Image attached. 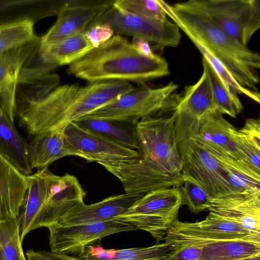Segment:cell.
I'll use <instances>...</instances> for the list:
<instances>
[{"instance_id":"cell-1","label":"cell","mask_w":260,"mask_h":260,"mask_svg":"<svg viewBox=\"0 0 260 260\" xmlns=\"http://www.w3.org/2000/svg\"><path fill=\"white\" fill-rule=\"evenodd\" d=\"M134 88L127 81H104L86 86H59L39 102L16 110L21 125L36 136L64 128Z\"/></svg>"},{"instance_id":"cell-2","label":"cell","mask_w":260,"mask_h":260,"mask_svg":"<svg viewBox=\"0 0 260 260\" xmlns=\"http://www.w3.org/2000/svg\"><path fill=\"white\" fill-rule=\"evenodd\" d=\"M171 18L190 40L199 43L216 57L241 86L258 92V53L239 44L228 35L192 0L170 5L158 0Z\"/></svg>"},{"instance_id":"cell-3","label":"cell","mask_w":260,"mask_h":260,"mask_svg":"<svg viewBox=\"0 0 260 260\" xmlns=\"http://www.w3.org/2000/svg\"><path fill=\"white\" fill-rule=\"evenodd\" d=\"M69 75L89 83L104 81L145 82L168 75V62L162 57L145 56L132 43L114 35L69 65Z\"/></svg>"},{"instance_id":"cell-4","label":"cell","mask_w":260,"mask_h":260,"mask_svg":"<svg viewBox=\"0 0 260 260\" xmlns=\"http://www.w3.org/2000/svg\"><path fill=\"white\" fill-rule=\"evenodd\" d=\"M175 105L169 115H153L136 124L140 158L151 168L170 176L182 178L184 164L176 142Z\"/></svg>"},{"instance_id":"cell-5","label":"cell","mask_w":260,"mask_h":260,"mask_svg":"<svg viewBox=\"0 0 260 260\" xmlns=\"http://www.w3.org/2000/svg\"><path fill=\"white\" fill-rule=\"evenodd\" d=\"M95 24L107 25L114 31L145 40L153 50L176 47L181 39L180 29L174 22L138 15L113 4L100 13L88 26Z\"/></svg>"},{"instance_id":"cell-6","label":"cell","mask_w":260,"mask_h":260,"mask_svg":"<svg viewBox=\"0 0 260 260\" xmlns=\"http://www.w3.org/2000/svg\"><path fill=\"white\" fill-rule=\"evenodd\" d=\"M182 205L179 187L161 188L145 194L127 212L117 217L133 224L137 230L148 232L159 243L164 240L170 226L177 219Z\"/></svg>"},{"instance_id":"cell-7","label":"cell","mask_w":260,"mask_h":260,"mask_svg":"<svg viewBox=\"0 0 260 260\" xmlns=\"http://www.w3.org/2000/svg\"><path fill=\"white\" fill-rule=\"evenodd\" d=\"M164 240L174 249L187 246L202 248L209 243L224 240L260 242V236L251 233L237 222L210 212L200 221L182 222L176 219L170 226Z\"/></svg>"},{"instance_id":"cell-8","label":"cell","mask_w":260,"mask_h":260,"mask_svg":"<svg viewBox=\"0 0 260 260\" xmlns=\"http://www.w3.org/2000/svg\"><path fill=\"white\" fill-rule=\"evenodd\" d=\"M178 85L173 82L158 88L134 87L88 114L106 119L137 124L142 118L169 107Z\"/></svg>"},{"instance_id":"cell-9","label":"cell","mask_w":260,"mask_h":260,"mask_svg":"<svg viewBox=\"0 0 260 260\" xmlns=\"http://www.w3.org/2000/svg\"><path fill=\"white\" fill-rule=\"evenodd\" d=\"M222 29L243 46L260 27V0H192Z\"/></svg>"},{"instance_id":"cell-10","label":"cell","mask_w":260,"mask_h":260,"mask_svg":"<svg viewBox=\"0 0 260 260\" xmlns=\"http://www.w3.org/2000/svg\"><path fill=\"white\" fill-rule=\"evenodd\" d=\"M49 231L51 252L81 257L86 248L103 238L114 234L137 230L134 225L115 217L111 219L74 225L58 222L47 227Z\"/></svg>"},{"instance_id":"cell-11","label":"cell","mask_w":260,"mask_h":260,"mask_svg":"<svg viewBox=\"0 0 260 260\" xmlns=\"http://www.w3.org/2000/svg\"><path fill=\"white\" fill-rule=\"evenodd\" d=\"M64 134L75 156L102 166L128 162L140 155L138 151L82 128L74 122L65 126Z\"/></svg>"},{"instance_id":"cell-12","label":"cell","mask_w":260,"mask_h":260,"mask_svg":"<svg viewBox=\"0 0 260 260\" xmlns=\"http://www.w3.org/2000/svg\"><path fill=\"white\" fill-rule=\"evenodd\" d=\"M85 195L75 176L69 174L59 176L51 172L42 201L38 228H47L58 222L73 208L84 203Z\"/></svg>"},{"instance_id":"cell-13","label":"cell","mask_w":260,"mask_h":260,"mask_svg":"<svg viewBox=\"0 0 260 260\" xmlns=\"http://www.w3.org/2000/svg\"><path fill=\"white\" fill-rule=\"evenodd\" d=\"M115 1L68 0L54 24L41 38V44L55 42L70 35L84 32L87 26Z\"/></svg>"},{"instance_id":"cell-14","label":"cell","mask_w":260,"mask_h":260,"mask_svg":"<svg viewBox=\"0 0 260 260\" xmlns=\"http://www.w3.org/2000/svg\"><path fill=\"white\" fill-rule=\"evenodd\" d=\"M103 166L119 179L126 193L146 194L161 188L179 187L183 182L182 177H173L155 170L139 156L128 162Z\"/></svg>"},{"instance_id":"cell-15","label":"cell","mask_w":260,"mask_h":260,"mask_svg":"<svg viewBox=\"0 0 260 260\" xmlns=\"http://www.w3.org/2000/svg\"><path fill=\"white\" fill-rule=\"evenodd\" d=\"M213 198L234 194L226 179L224 165L199 145H196L184 169Z\"/></svg>"},{"instance_id":"cell-16","label":"cell","mask_w":260,"mask_h":260,"mask_svg":"<svg viewBox=\"0 0 260 260\" xmlns=\"http://www.w3.org/2000/svg\"><path fill=\"white\" fill-rule=\"evenodd\" d=\"M208 210L237 222L260 236V191L210 198Z\"/></svg>"},{"instance_id":"cell-17","label":"cell","mask_w":260,"mask_h":260,"mask_svg":"<svg viewBox=\"0 0 260 260\" xmlns=\"http://www.w3.org/2000/svg\"><path fill=\"white\" fill-rule=\"evenodd\" d=\"M144 195L125 193L90 205L83 203L73 208L58 222L62 225H74L111 219L125 214Z\"/></svg>"},{"instance_id":"cell-18","label":"cell","mask_w":260,"mask_h":260,"mask_svg":"<svg viewBox=\"0 0 260 260\" xmlns=\"http://www.w3.org/2000/svg\"><path fill=\"white\" fill-rule=\"evenodd\" d=\"M27 189V176L0 154V222L18 217Z\"/></svg>"},{"instance_id":"cell-19","label":"cell","mask_w":260,"mask_h":260,"mask_svg":"<svg viewBox=\"0 0 260 260\" xmlns=\"http://www.w3.org/2000/svg\"><path fill=\"white\" fill-rule=\"evenodd\" d=\"M222 115L216 110L202 117L197 144L204 148L217 151L245 164L241 159L233 139V133L236 127Z\"/></svg>"},{"instance_id":"cell-20","label":"cell","mask_w":260,"mask_h":260,"mask_svg":"<svg viewBox=\"0 0 260 260\" xmlns=\"http://www.w3.org/2000/svg\"><path fill=\"white\" fill-rule=\"evenodd\" d=\"M75 154L68 144L64 128L34 136L27 144V158L31 170L48 168L53 162Z\"/></svg>"},{"instance_id":"cell-21","label":"cell","mask_w":260,"mask_h":260,"mask_svg":"<svg viewBox=\"0 0 260 260\" xmlns=\"http://www.w3.org/2000/svg\"><path fill=\"white\" fill-rule=\"evenodd\" d=\"M93 48L84 32H78L52 43H40L38 52L44 62L58 67L71 64Z\"/></svg>"},{"instance_id":"cell-22","label":"cell","mask_w":260,"mask_h":260,"mask_svg":"<svg viewBox=\"0 0 260 260\" xmlns=\"http://www.w3.org/2000/svg\"><path fill=\"white\" fill-rule=\"evenodd\" d=\"M86 129L101 135L123 146L138 149L136 136V124L126 121L102 118L86 115L75 121Z\"/></svg>"},{"instance_id":"cell-23","label":"cell","mask_w":260,"mask_h":260,"mask_svg":"<svg viewBox=\"0 0 260 260\" xmlns=\"http://www.w3.org/2000/svg\"><path fill=\"white\" fill-rule=\"evenodd\" d=\"M0 154L27 176L32 173L27 158V144L0 110Z\"/></svg>"},{"instance_id":"cell-24","label":"cell","mask_w":260,"mask_h":260,"mask_svg":"<svg viewBox=\"0 0 260 260\" xmlns=\"http://www.w3.org/2000/svg\"><path fill=\"white\" fill-rule=\"evenodd\" d=\"M90 248L85 253L86 260H165L173 250L168 242L156 244L143 248L105 250L101 247Z\"/></svg>"},{"instance_id":"cell-25","label":"cell","mask_w":260,"mask_h":260,"mask_svg":"<svg viewBox=\"0 0 260 260\" xmlns=\"http://www.w3.org/2000/svg\"><path fill=\"white\" fill-rule=\"evenodd\" d=\"M203 148L224 165L226 181L234 193L260 191V173L232 157L213 149Z\"/></svg>"},{"instance_id":"cell-26","label":"cell","mask_w":260,"mask_h":260,"mask_svg":"<svg viewBox=\"0 0 260 260\" xmlns=\"http://www.w3.org/2000/svg\"><path fill=\"white\" fill-rule=\"evenodd\" d=\"M257 255H260V242L230 240L204 245L199 260H240Z\"/></svg>"},{"instance_id":"cell-27","label":"cell","mask_w":260,"mask_h":260,"mask_svg":"<svg viewBox=\"0 0 260 260\" xmlns=\"http://www.w3.org/2000/svg\"><path fill=\"white\" fill-rule=\"evenodd\" d=\"M59 82L60 77L57 74L50 73L18 82L16 109L41 100L56 88Z\"/></svg>"},{"instance_id":"cell-28","label":"cell","mask_w":260,"mask_h":260,"mask_svg":"<svg viewBox=\"0 0 260 260\" xmlns=\"http://www.w3.org/2000/svg\"><path fill=\"white\" fill-rule=\"evenodd\" d=\"M202 65L211 86L217 110L222 114L236 117L243 109L237 94L225 84L204 57Z\"/></svg>"},{"instance_id":"cell-29","label":"cell","mask_w":260,"mask_h":260,"mask_svg":"<svg viewBox=\"0 0 260 260\" xmlns=\"http://www.w3.org/2000/svg\"><path fill=\"white\" fill-rule=\"evenodd\" d=\"M41 38L10 50L0 55V87L18 82L24 63L38 48Z\"/></svg>"},{"instance_id":"cell-30","label":"cell","mask_w":260,"mask_h":260,"mask_svg":"<svg viewBox=\"0 0 260 260\" xmlns=\"http://www.w3.org/2000/svg\"><path fill=\"white\" fill-rule=\"evenodd\" d=\"M39 38L35 34L34 22L29 18L0 24V55Z\"/></svg>"},{"instance_id":"cell-31","label":"cell","mask_w":260,"mask_h":260,"mask_svg":"<svg viewBox=\"0 0 260 260\" xmlns=\"http://www.w3.org/2000/svg\"><path fill=\"white\" fill-rule=\"evenodd\" d=\"M182 176L183 182L179 189L182 205H186L189 210L195 214L208 210L210 197L185 169H183Z\"/></svg>"},{"instance_id":"cell-32","label":"cell","mask_w":260,"mask_h":260,"mask_svg":"<svg viewBox=\"0 0 260 260\" xmlns=\"http://www.w3.org/2000/svg\"><path fill=\"white\" fill-rule=\"evenodd\" d=\"M17 218L0 222V245L5 260H27Z\"/></svg>"},{"instance_id":"cell-33","label":"cell","mask_w":260,"mask_h":260,"mask_svg":"<svg viewBox=\"0 0 260 260\" xmlns=\"http://www.w3.org/2000/svg\"><path fill=\"white\" fill-rule=\"evenodd\" d=\"M197 47L201 54L210 64L217 74L231 90L237 94H243L259 104L260 94L249 89L244 88L239 84L222 64L214 56L206 50L199 43L190 40Z\"/></svg>"},{"instance_id":"cell-34","label":"cell","mask_w":260,"mask_h":260,"mask_svg":"<svg viewBox=\"0 0 260 260\" xmlns=\"http://www.w3.org/2000/svg\"><path fill=\"white\" fill-rule=\"evenodd\" d=\"M113 5L138 15L161 20L167 19V15L158 0H116Z\"/></svg>"},{"instance_id":"cell-35","label":"cell","mask_w":260,"mask_h":260,"mask_svg":"<svg viewBox=\"0 0 260 260\" xmlns=\"http://www.w3.org/2000/svg\"><path fill=\"white\" fill-rule=\"evenodd\" d=\"M39 48L24 63L19 73L18 82L49 73L51 71L57 68L43 61L39 54Z\"/></svg>"},{"instance_id":"cell-36","label":"cell","mask_w":260,"mask_h":260,"mask_svg":"<svg viewBox=\"0 0 260 260\" xmlns=\"http://www.w3.org/2000/svg\"><path fill=\"white\" fill-rule=\"evenodd\" d=\"M114 31L107 25L95 24L88 26L84 35L94 48L106 42L114 35Z\"/></svg>"},{"instance_id":"cell-37","label":"cell","mask_w":260,"mask_h":260,"mask_svg":"<svg viewBox=\"0 0 260 260\" xmlns=\"http://www.w3.org/2000/svg\"><path fill=\"white\" fill-rule=\"evenodd\" d=\"M202 248L197 246H187L174 248L169 256L177 260H199Z\"/></svg>"},{"instance_id":"cell-38","label":"cell","mask_w":260,"mask_h":260,"mask_svg":"<svg viewBox=\"0 0 260 260\" xmlns=\"http://www.w3.org/2000/svg\"><path fill=\"white\" fill-rule=\"evenodd\" d=\"M27 260H83L70 255L54 253L46 250H35L31 249L25 254Z\"/></svg>"},{"instance_id":"cell-39","label":"cell","mask_w":260,"mask_h":260,"mask_svg":"<svg viewBox=\"0 0 260 260\" xmlns=\"http://www.w3.org/2000/svg\"><path fill=\"white\" fill-rule=\"evenodd\" d=\"M244 135L260 147V120L259 118H249L240 129Z\"/></svg>"},{"instance_id":"cell-40","label":"cell","mask_w":260,"mask_h":260,"mask_svg":"<svg viewBox=\"0 0 260 260\" xmlns=\"http://www.w3.org/2000/svg\"><path fill=\"white\" fill-rule=\"evenodd\" d=\"M131 43L136 50L140 54L150 58H153L156 56V54L153 53L149 43L146 40L133 37Z\"/></svg>"},{"instance_id":"cell-41","label":"cell","mask_w":260,"mask_h":260,"mask_svg":"<svg viewBox=\"0 0 260 260\" xmlns=\"http://www.w3.org/2000/svg\"><path fill=\"white\" fill-rule=\"evenodd\" d=\"M240 260H260V255L246 257Z\"/></svg>"},{"instance_id":"cell-42","label":"cell","mask_w":260,"mask_h":260,"mask_svg":"<svg viewBox=\"0 0 260 260\" xmlns=\"http://www.w3.org/2000/svg\"><path fill=\"white\" fill-rule=\"evenodd\" d=\"M0 260H5L1 245H0Z\"/></svg>"},{"instance_id":"cell-43","label":"cell","mask_w":260,"mask_h":260,"mask_svg":"<svg viewBox=\"0 0 260 260\" xmlns=\"http://www.w3.org/2000/svg\"><path fill=\"white\" fill-rule=\"evenodd\" d=\"M165 260H177V259H171V258H169L167 257Z\"/></svg>"}]
</instances>
